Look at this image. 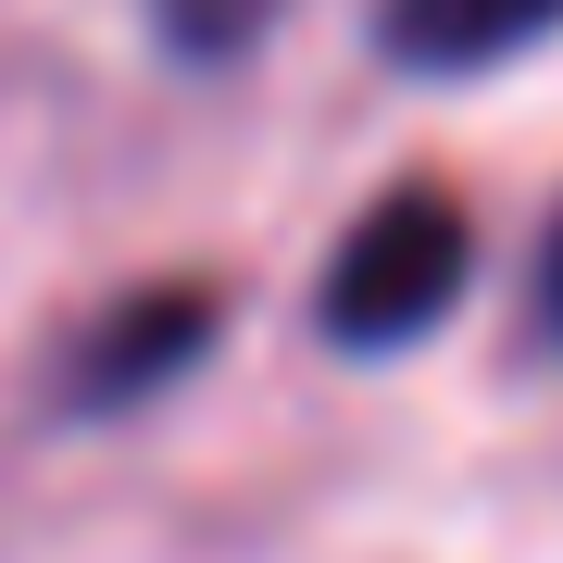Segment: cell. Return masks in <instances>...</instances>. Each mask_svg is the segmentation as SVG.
Wrapping results in <instances>:
<instances>
[{
	"label": "cell",
	"mask_w": 563,
	"mask_h": 563,
	"mask_svg": "<svg viewBox=\"0 0 563 563\" xmlns=\"http://www.w3.org/2000/svg\"><path fill=\"white\" fill-rule=\"evenodd\" d=\"M463 288H476V213L439 176H401L388 201L339 225V251L313 276V325L325 351H413L426 325H451Z\"/></svg>",
	"instance_id": "cell-1"
},
{
	"label": "cell",
	"mask_w": 563,
	"mask_h": 563,
	"mask_svg": "<svg viewBox=\"0 0 563 563\" xmlns=\"http://www.w3.org/2000/svg\"><path fill=\"white\" fill-rule=\"evenodd\" d=\"M213 325H225V301H213L201 276H151V288H125V301H101V313L76 325L51 401L63 413H139V401H163V388L213 351Z\"/></svg>",
	"instance_id": "cell-2"
},
{
	"label": "cell",
	"mask_w": 563,
	"mask_h": 563,
	"mask_svg": "<svg viewBox=\"0 0 563 563\" xmlns=\"http://www.w3.org/2000/svg\"><path fill=\"white\" fill-rule=\"evenodd\" d=\"M563 25V0H376V63L401 76H488V63L539 51Z\"/></svg>",
	"instance_id": "cell-3"
},
{
	"label": "cell",
	"mask_w": 563,
	"mask_h": 563,
	"mask_svg": "<svg viewBox=\"0 0 563 563\" xmlns=\"http://www.w3.org/2000/svg\"><path fill=\"white\" fill-rule=\"evenodd\" d=\"M288 0H151V38L176 51V63H239V51H263V25H276Z\"/></svg>",
	"instance_id": "cell-4"
},
{
	"label": "cell",
	"mask_w": 563,
	"mask_h": 563,
	"mask_svg": "<svg viewBox=\"0 0 563 563\" xmlns=\"http://www.w3.org/2000/svg\"><path fill=\"white\" fill-rule=\"evenodd\" d=\"M539 325L563 339V213H551V239H539Z\"/></svg>",
	"instance_id": "cell-5"
}]
</instances>
